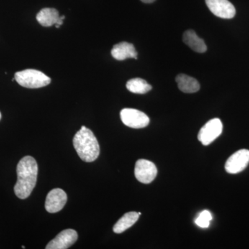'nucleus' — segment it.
<instances>
[{"instance_id": "412c9836", "label": "nucleus", "mask_w": 249, "mask_h": 249, "mask_svg": "<svg viewBox=\"0 0 249 249\" xmlns=\"http://www.w3.org/2000/svg\"><path fill=\"white\" fill-rule=\"evenodd\" d=\"M22 249H25V247H24V246H22Z\"/></svg>"}, {"instance_id": "f257e3e1", "label": "nucleus", "mask_w": 249, "mask_h": 249, "mask_svg": "<svg viewBox=\"0 0 249 249\" xmlns=\"http://www.w3.org/2000/svg\"><path fill=\"white\" fill-rule=\"evenodd\" d=\"M38 166L31 156L23 157L17 166L18 181L14 187L16 196L19 199L29 197L37 182Z\"/></svg>"}, {"instance_id": "ddd939ff", "label": "nucleus", "mask_w": 249, "mask_h": 249, "mask_svg": "<svg viewBox=\"0 0 249 249\" xmlns=\"http://www.w3.org/2000/svg\"><path fill=\"white\" fill-rule=\"evenodd\" d=\"M37 22L45 27L55 25L60 20L58 11L52 8H45L41 10L36 16Z\"/></svg>"}, {"instance_id": "423d86ee", "label": "nucleus", "mask_w": 249, "mask_h": 249, "mask_svg": "<svg viewBox=\"0 0 249 249\" xmlns=\"http://www.w3.org/2000/svg\"><path fill=\"white\" fill-rule=\"evenodd\" d=\"M134 175L139 181L148 184L157 177V168L155 163L150 160H139L136 163Z\"/></svg>"}, {"instance_id": "f3484780", "label": "nucleus", "mask_w": 249, "mask_h": 249, "mask_svg": "<svg viewBox=\"0 0 249 249\" xmlns=\"http://www.w3.org/2000/svg\"><path fill=\"white\" fill-rule=\"evenodd\" d=\"M212 215L208 211H204L196 218V225L201 228H208L210 225V222L212 220Z\"/></svg>"}, {"instance_id": "7ed1b4c3", "label": "nucleus", "mask_w": 249, "mask_h": 249, "mask_svg": "<svg viewBox=\"0 0 249 249\" xmlns=\"http://www.w3.org/2000/svg\"><path fill=\"white\" fill-rule=\"evenodd\" d=\"M15 79L24 88L37 89L50 84L51 78L38 70H26L15 74Z\"/></svg>"}, {"instance_id": "1a4fd4ad", "label": "nucleus", "mask_w": 249, "mask_h": 249, "mask_svg": "<svg viewBox=\"0 0 249 249\" xmlns=\"http://www.w3.org/2000/svg\"><path fill=\"white\" fill-rule=\"evenodd\" d=\"M66 193L60 188L52 190L46 198L45 209L50 213H55L63 209L66 204Z\"/></svg>"}, {"instance_id": "4468645a", "label": "nucleus", "mask_w": 249, "mask_h": 249, "mask_svg": "<svg viewBox=\"0 0 249 249\" xmlns=\"http://www.w3.org/2000/svg\"><path fill=\"white\" fill-rule=\"evenodd\" d=\"M176 82L178 83V89L184 93H196L200 89V85L196 78L183 73L178 74L176 77Z\"/></svg>"}, {"instance_id": "6ab92c4d", "label": "nucleus", "mask_w": 249, "mask_h": 249, "mask_svg": "<svg viewBox=\"0 0 249 249\" xmlns=\"http://www.w3.org/2000/svg\"><path fill=\"white\" fill-rule=\"evenodd\" d=\"M60 18H61V19H62V20H64V19H65V16H60Z\"/></svg>"}, {"instance_id": "0eeeda50", "label": "nucleus", "mask_w": 249, "mask_h": 249, "mask_svg": "<svg viewBox=\"0 0 249 249\" xmlns=\"http://www.w3.org/2000/svg\"><path fill=\"white\" fill-rule=\"evenodd\" d=\"M249 163V150H238L231 156L225 164V170L229 174H237L243 171Z\"/></svg>"}, {"instance_id": "2eb2a0df", "label": "nucleus", "mask_w": 249, "mask_h": 249, "mask_svg": "<svg viewBox=\"0 0 249 249\" xmlns=\"http://www.w3.org/2000/svg\"><path fill=\"white\" fill-rule=\"evenodd\" d=\"M139 216L140 215H139L138 213H127L116 223L115 225L113 228V231L115 233H122L129 228L132 227L137 222Z\"/></svg>"}, {"instance_id": "dca6fc26", "label": "nucleus", "mask_w": 249, "mask_h": 249, "mask_svg": "<svg viewBox=\"0 0 249 249\" xmlns=\"http://www.w3.org/2000/svg\"><path fill=\"white\" fill-rule=\"evenodd\" d=\"M126 88L130 92L144 94L152 89V86L142 78H132L127 82Z\"/></svg>"}, {"instance_id": "9b49d317", "label": "nucleus", "mask_w": 249, "mask_h": 249, "mask_svg": "<svg viewBox=\"0 0 249 249\" xmlns=\"http://www.w3.org/2000/svg\"><path fill=\"white\" fill-rule=\"evenodd\" d=\"M111 55L117 60H124L127 58H134L137 60V53L135 47L132 44L122 42L115 45L111 49Z\"/></svg>"}, {"instance_id": "6e6552de", "label": "nucleus", "mask_w": 249, "mask_h": 249, "mask_svg": "<svg viewBox=\"0 0 249 249\" xmlns=\"http://www.w3.org/2000/svg\"><path fill=\"white\" fill-rule=\"evenodd\" d=\"M206 5L210 11L223 19H231L235 17V6L229 0H206Z\"/></svg>"}, {"instance_id": "f8f14e48", "label": "nucleus", "mask_w": 249, "mask_h": 249, "mask_svg": "<svg viewBox=\"0 0 249 249\" xmlns=\"http://www.w3.org/2000/svg\"><path fill=\"white\" fill-rule=\"evenodd\" d=\"M183 41L190 48L197 53H204L207 47L204 40L200 38L193 30H188L183 34Z\"/></svg>"}, {"instance_id": "a211bd4d", "label": "nucleus", "mask_w": 249, "mask_h": 249, "mask_svg": "<svg viewBox=\"0 0 249 249\" xmlns=\"http://www.w3.org/2000/svg\"><path fill=\"white\" fill-rule=\"evenodd\" d=\"M142 2L146 3V4H150V3L154 2L155 0H141Z\"/></svg>"}, {"instance_id": "f03ea898", "label": "nucleus", "mask_w": 249, "mask_h": 249, "mask_svg": "<svg viewBox=\"0 0 249 249\" xmlns=\"http://www.w3.org/2000/svg\"><path fill=\"white\" fill-rule=\"evenodd\" d=\"M73 144L77 154L83 161H94L100 155L97 139L91 130L85 126H82L81 129L75 134Z\"/></svg>"}, {"instance_id": "9d476101", "label": "nucleus", "mask_w": 249, "mask_h": 249, "mask_svg": "<svg viewBox=\"0 0 249 249\" xmlns=\"http://www.w3.org/2000/svg\"><path fill=\"white\" fill-rule=\"evenodd\" d=\"M78 240V233L73 229H66L60 232L53 240L49 242L46 249H66Z\"/></svg>"}, {"instance_id": "39448f33", "label": "nucleus", "mask_w": 249, "mask_h": 249, "mask_svg": "<svg viewBox=\"0 0 249 249\" xmlns=\"http://www.w3.org/2000/svg\"><path fill=\"white\" fill-rule=\"evenodd\" d=\"M223 124L219 119L209 121L201 127L198 139L204 145H209L222 133Z\"/></svg>"}, {"instance_id": "20e7f679", "label": "nucleus", "mask_w": 249, "mask_h": 249, "mask_svg": "<svg viewBox=\"0 0 249 249\" xmlns=\"http://www.w3.org/2000/svg\"><path fill=\"white\" fill-rule=\"evenodd\" d=\"M121 119L124 124L131 128H143L150 124V119L145 113L131 108L121 110Z\"/></svg>"}, {"instance_id": "aec40b11", "label": "nucleus", "mask_w": 249, "mask_h": 249, "mask_svg": "<svg viewBox=\"0 0 249 249\" xmlns=\"http://www.w3.org/2000/svg\"><path fill=\"white\" fill-rule=\"evenodd\" d=\"M1 112H0V120H1Z\"/></svg>"}]
</instances>
